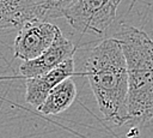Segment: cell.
<instances>
[{
    "instance_id": "6da1fadb",
    "label": "cell",
    "mask_w": 153,
    "mask_h": 138,
    "mask_svg": "<svg viewBox=\"0 0 153 138\" xmlns=\"http://www.w3.org/2000/svg\"><path fill=\"white\" fill-rule=\"evenodd\" d=\"M84 72L103 118L117 126L129 122L128 72L120 41L112 36L97 44L85 61Z\"/></svg>"
},
{
    "instance_id": "7a4b0ae2",
    "label": "cell",
    "mask_w": 153,
    "mask_h": 138,
    "mask_svg": "<svg viewBox=\"0 0 153 138\" xmlns=\"http://www.w3.org/2000/svg\"><path fill=\"white\" fill-rule=\"evenodd\" d=\"M114 37L122 46L128 72L129 122L153 119V41L142 30L121 23Z\"/></svg>"
},
{
    "instance_id": "3957f363",
    "label": "cell",
    "mask_w": 153,
    "mask_h": 138,
    "mask_svg": "<svg viewBox=\"0 0 153 138\" xmlns=\"http://www.w3.org/2000/svg\"><path fill=\"white\" fill-rule=\"evenodd\" d=\"M122 0H75L63 17L75 30L84 34H104L114 23Z\"/></svg>"
},
{
    "instance_id": "277c9868",
    "label": "cell",
    "mask_w": 153,
    "mask_h": 138,
    "mask_svg": "<svg viewBox=\"0 0 153 138\" xmlns=\"http://www.w3.org/2000/svg\"><path fill=\"white\" fill-rule=\"evenodd\" d=\"M59 30L55 24L38 18L24 23L13 43L14 56L23 61L37 58L54 42Z\"/></svg>"
},
{
    "instance_id": "5b68a950",
    "label": "cell",
    "mask_w": 153,
    "mask_h": 138,
    "mask_svg": "<svg viewBox=\"0 0 153 138\" xmlns=\"http://www.w3.org/2000/svg\"><path fill=\"white\" fill-rule=\"evenodd\" d=\"M75 49L76 48L74 47V44L62 34L61 30H59L54 42L41 55L32 60L22 62V65L19 66V72L25 78L49 72L67 59L73 58Z\"/></svg>"
},
{
    "instance_id": "8992f818",
    "label": "cell",
    "mask_w": 153,
    "mask_h": 138,
    "mask_svg": "<svg viewBox=\"0 0 153 138\" xmlns=\"http://www.w3.org/2000/svg\"><path fill=\"white\" fill-rule=\"evenodd\" d=\"M74 73V59L69 58L57 67L39 76L26 78L25 82V100L29 104L38 108L49 91L63 79Z\"/></svg>"
},
{
    "instance_id": "52a82bcc",
    "label": "cell",
    "mask_w": 153,
    "mask_h": 138,
    "mask_svg": "<svg viewBox=\"0 0 153 138\" xmlns=\"http://www.w3.org/2000/svg\"><path fill=\"white\" fill-rule=\"evenodd\" d=\"M33 18L35 0H0V29H19Z\"/></svg>"
},
{
    "instance_id": "ba28073f",
    "label": "cell",
    "mask_w": 153,
    "mask_h": 138,
    "mask_svg": "<svg viewBox=\"0 0 153 138\" xmlns=\"http://www.w3.org/2000/svg\"><path fill=\"white\" fill-rule=\"evenodd\" d=\"M76 97V85L68 77L56 84L47 95L43 103L37 108L42 114L57 115L68 109Z\"/></svg>"
},
{
    "instance_id": "9c48e42d",
    "label": "cell",
    "mask_w": 153,
    "mask_h": 138,
    "mask_svg": "<svg viewBox=\"0 0 153 138\" xmlns=\"http://www.w3.org/2000/svg\"><path fill=\"white\" fill-rule=\"evenodd\" d=\"M75 0H35L36 14L38 19L63 17L65 11L74 4Z\"/></svg>"
}]
</instances>
